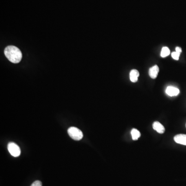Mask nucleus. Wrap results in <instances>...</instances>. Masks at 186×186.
<instances>
[{
	"instance_id": "nucleus-1",
	"label": "nucleus",
	"mask_w": 186,
	"mask_h": 186,
	"mask_svg": "<svg viewBox=\"0 0 186 186\" xmlns=\"http://www.w3.org/2000/svg\"><path fill=\"white\" fill-rule=\"evenodd\" d=\"M4 54L8 60L13 63H18L22 59L21 52L14 46H9L6 48Z\"/></svg>"
},
{
	"instance_id": "nucleus-2",
	"label": "nucleus",
	"mask_w": 186,
	"mask_h": 186,
	"mask_svg": "<svg viewBox=\"0 0 186 186\" xmlns=\"http://www.w3.org/2000/svg\"><path fill=\"white\" fill-rule=\"evenodd\" d=\"M68 133L70 138L73 139L74 140H80L83 137V133L80 130L75 127H71L68 128Z\"/></svg>"
},
{
	"instance_id": "nucleus-3",
	"label": "nucleus",
	"mask_w": 186,
	"mask_h": 186,
	"mask_svg": "<svg viewBox=\"0 0 186 186\" xmlns=\"http://www.w3.org/2000/svg\"><path fill=\"white\" fill-rule=\"evenodd\" d=\"M8 148L9 153L14 157H17L20 156L21 153L20 147L15 143H9L8 144Z\"/></svg>"
},
{
	"instance_id": "nucleus-4",
	"label": "nucleus",
	"mask_w": 186,
	"mask_h": 186,
	"mask_svg": "<svg viewBox=\"0 0 186 186\" xmlns=\"http://www.w3.org/2000/svg\"><path fill=\"white\" fill-rule=\"evenodd\" d=\"M166 94L170 96H177L179 94V90L178 88H175L174 86H169L166 88Z\"/></svg>"
},
{
	"instance_id": "nucleus-5",
	"label": "nucleus",
	"mask_w": 186,
	"mask_h": 186,
	"mask_svg": "<svg viewBox=\"0 0 186 186\" xmlns=\"http://www.w3.org/2000/svg\"><path fill=\"white\" fill-rule=\"evenodd\" d=\"M175 142L186 146V135L179 134L175 135L174 138Z\"/></svg>"
},
{
	"instance_id": "nucleus-6",
	"label": "nucleus",
	"mask_w": 186,
	"mask_h": 186,
	"mask_svg": "<svg viewBox=\"0 0 186 186\" xmlns=\"http://www.w3.org/2000/svg\"><path fill=\"white\" fill-rule=\"evenodd\" d=\"M153 128L158 133L163 134L165 132L164 126L159 122H155L153 124Z\"/></svg>"
},
{
	"instance_id": "nucleus-7",
	"label": "nucleus",
	"mask_w": 186,
	"mask_h": 186,
	"mask_svg": "<svg viewBox=\"0 0 186 186\" xmlns=\"http://www.w3.org/2000/svg\"><path fill=\"white\" fill-rule=\"evenodd\" d=\"M159 68L157 65H155L152 67L150 68L149 70V75L150 77L152 79H156L158 75Z\"/></svg>"
},
{
	"instance_id": "nucleus-8",
	"label": "nucleus",
	"mask_w": 186,
	"mask_h": 186,
	"mask_svg": "<svg viewBox=\"0 0 186 186\" xmlns=\"http://www.w3.org/2000/svg\"><path fill=\"white\" fill-rule=\"evenodd\" d=\"M140 76L139 71L136 70H132L130 73V80L132 82H136Z\"/></svg>"
},
{
	"instance_id": "nucleus-9",
	"label": "nucleus",
	"mask_w": 186,
	"mask_h": 186,
	"mask_svg": "<svg viewBox=\"0 0 186 186\" xmlns=\"http://www.w3.org/2000/svg\"><path fill=\"white\" fill-rule=\"evenodd\" d=\"M131 134H132V138L133 140H137L141 136L140 132L135 128H133L132 129Z\"/></svg>"
},
{
	"instance_id": "nucleus-10",
	"label": "nucleus",
	"mask_w": 186,
	"mask_h": 186,
	"mask_svg": "<svg viewBox=\"0 0 186 186\" xmlns=\"http://www.w3.org/2000/svg\"><path fill=\"white\" fill-rule=\"evenodd\" d=\"M170 54V49L166 47L163 48L161 52V57H166Z\"/></svg>"
},
{
	"instance_id": "nucleus-11",
	"label": "nucleus",
	"mask_w": 186,
	"mask_h": 186,
	"mask_svg": "<svg viewBox=\"0 0 186 186\" xmlns=\"http://www.w3.org/2000/svg\"><path fill=\"white\" fill-rule=\"evenodd\" d=\"M180 54H181L177 53V52L175 51V52H172V57L175 60H178Z\"/></svg>"
},
{
	"instance_id": "nucleus-12",
	"label": "nucleus",
	"mask_w": 186,
	"mask_h": 186,
	"mask_svg": "<svg viewBox=\"0 0 186 186\" xmlns=\"http://www.w3.org/2000/svg\"><path fill=\"white\" fill-rule=\"evenodd\" d=\"M31 186H42V183L39 181H35Z\"/></svg>"
},
{
	"instance_id": "nucleus-13",
	"label": "nucleus",
	"mask_w": 186,
	"mask_h": 186,
	"mask_svg": "<svg viewBox=\"0 0 186 186\" xmlns=\"http://www.w3.org/2000/svg\"><path fill=\"white\" fill-rule=\"evenodd\" d=\"M176 52H177V53L181 54V52H182L181 48L180 47H177L176 48Z\"/></svg>"
}]
</instances>
